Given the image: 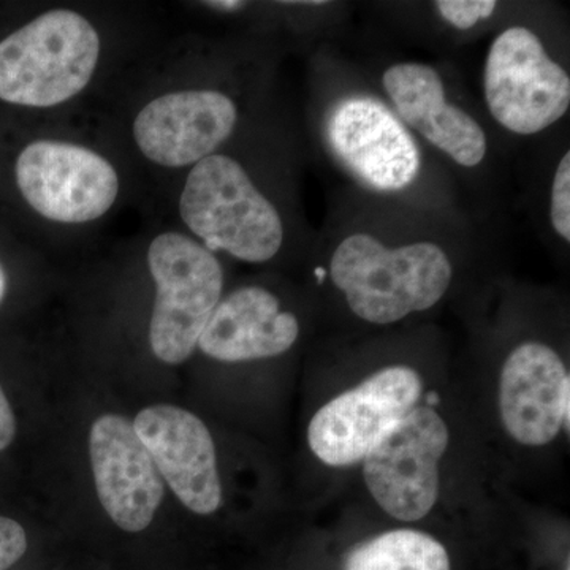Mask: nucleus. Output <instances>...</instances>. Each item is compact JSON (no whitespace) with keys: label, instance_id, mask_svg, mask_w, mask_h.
<instances>
[{"label":"nucleus","instance_id":"nucleus-1","mask_svg":"<svg viewBox=\"0 0 570 570\" xmlns=\"http://www.w3.org/2000/svg\"><path fill=\"white\" fill-rule=\"evenodd\" d=\"M330 276L355 316L389 325L438 305L448 294L453 268L434 243L389 247L374 236L355 234L337 245Z\"/></svg>","mask_w":570,"mask_h":570},{"label":"nucleus","instance_id":"nucleus-2","mask_svg":"<svg viewBox=\"0 0 570 570\" xmlns=\"http://www.w3.org/2000/svg\"><path fill=\"white\" fill-rule=\"evenodd\" d=\"M100 58V37L77 11L56 9L0 41V100L50 108L78 96Z\"/></svg>","mask_w":570,"mask_h":570},{"label":"nucleus","instance_id":"nucleus-3","mask_svg":"<svg viewBox=\"0 0 570 570\" xmlns=\"http://www.w3.org/2000/svg\"><path fill=\"white\" fill-rule=\"evenodd\" d=\"M179 214L209 253L264 264L279 253L284 225L276 206L232 157L213 154L187 176Z\"/></svg>","mask_w":570,"mask_h":570},{"label":"nucleus","instance_id":"nucleus-4","mask_svg":"<svg viewBox=\"0 0 570 570\" xmlns=\"http://www.w3.org/2000/svg\"><path fill=\"white\" fill-rule=\"evenodd\" d=\"M148 266L156 283L149 326L153 354L168 365H179L193 355L220 302L223 266L204 245L175 232L153 239Z\"/></svg>","mask_w":570,"mask_h":570},{"label":"nucleus","instance_id":"nucleus-5","mask_svg":"<svg viewBox=\"0 0 570 570\" xmlns=\"http://www.w3.org/2000/svg\"><path fill=\"white\" fill-rule=\"evenodd\" d=\"M483 92L491 116L504 129L534 135L568 112L570 78L531 29L513 26L491 43Z\"/></svg>","mask_w":570,"mask_h":570},{"label":"nucleus","instance_id":"nucleus-6","mask_svg":"<svg viewBox=\"0 0 570 570\" xmlns=\"http://www.w3.org/2000/svg\"><path fill=\"white\" fill-rule=\"evenodd\" d=\"M422 379L412 367H384L318 409L307 442L318 460L344 468L363 461L422 396Z\"/></svg>","mask_w":570,"mask_h":570},{"label":"nucleus","instance_id":"nucleus-7","mask_svg":"<svg viewBox=\"0 0 570 570\" xmlns=\"http://www.w3.org/2000/svg\"><path fill=\"white\" fill-rule=\"evenodd\" d=\"M448 423L415 407L363 459V478L384 512L401 521L425 519L439 498V461L449 448Z\"/></svg>","mask_w":570,"mask_h":570},{"label":"nucleus","instance_id":"nucleus-8","mask_svg":"<svg viewBox=\"0 0 570 570\" xmlns=\"http://www.w3.org/2000/svg\"><path fill=\"white\" fill-rule=\"evenodd\" d=\"M14 174L24 200L55 223H91L118 198L115 167L92 149L71 142H31L18 156Z\"/></svg>","mask_w":570,"mask_h":570},{"label":"nucleus","instance_id":"nucleus-9","mask_svg":"<svg viewBox=\"0 0 570 570\" xmlns=\"http://www.w3.org/2000/svg\"><path fill=\"white\" fill-rule=\"evenodd\" d=\"M89 456L100 504L116 527L140 532L151 524L164 499V479L132 423L116 414L96 420Z\"/></svg>","mask_w":570,"mask_h":570},{"label":"nucleus","instance_id":"nucleus-10","mask_svg":"<svg viewBox=\"0 0 570 570\" xmlns=\"http://www.w3.org/2000/svg\"><path fill=\"white\" fill-rule=\"evenodd\" d=\"M236 121V105L223 92H171L141 108L134 121V138L151 163L179 168L213 156L234 134Z\"/></svg>","mask_w":570,"mask_h":570},{"label":"nucleus","instance_id":"nucleus-11","mask_svg":"<svg viewBox=\"0 0 570 570\" xmlns=\"http://www.w3.org/2000/svg\"><path fill=\"white\" fill-rule=\"evenodd\" d=\"M160 478L190 512L212 515L223 505L216 448L208 428L186 409L156 404L132 423Z\"/></svg>","mask_w":570,"mask_h":570},{"label":"nucleus","instance_id":"nucleus-12","mask_svg":"<svg viewBox=\"0 0 570 570\" xmlns=\"http://www.w3.org/2000/svg\"><path fill=\"white\" fill-rule=\"evenodd\" d=\"M326 132L336 156L367 186L395 193L417 178L415 141L403 122L377 100H344L330 115Z\"/></svg>","mask_w":570,"mask_h":570},{"label":"nucleus","instance_id":"nucleus-13","mask_svg":"<svg viewBox=\"0 0 570 570\" xmlns=\"http://www.w3.org/2000/svg\"><path fill=\"white\" fill-rule=\"evenodd\" d=\"M570 377L564 362L542 343L510 352L499 379V411L513 441L542 448L569 431Z\"/></svg>","mask_w":570,"mask_h":570},{"label":"nucleus","instance_id":"nucleus-14","mask_svg":"<svg viewBox=\"0 0 570 570\" xmlns=\"http://www.w3.org/2000/svg\"><path fill=\"white\" fill-rule=\"evenodd\" d=\"M382 85L401 121L434 148L461 167L474 168L485 159L489 149L485 132L463 108L448 102L444 81L433 67L396 63L384 71Z\"/></svg>","mask_w":570,"mask_h":570},{"label":"nucleus","instance_id":"nucleus-15","mask_svg":"<svg viewBox=\"0 0 570 570\" xmlns=\"http://www.w3.org/2000/svg\"><path fill=\"white\" fill-rule=\"evenodd\" d=\"M298 335V321L281 309L277 296L250 285L220 298L197 346L219 362H250L283 355Z\"/></svg>","mask_w":570,"mask_h":570},{"label":"nucleus","instance_id":"nucleus-16","mask_svg":"<svg viewBox=\"0 0 570 570\" xmlns=\"http://www.w3.org/2000/svg\"><path fill=\"white\" fill-rule=\"evenodd\" d=\"M344 570H450L448 550L422 531L395 530L348 554Z\"/></svg>","mask_w":570,"mask_h":570},{"label":"nucleus","instance_id":"nucleus-17","mask_svg":"<svg viewBox=\"0 0 570 570\" xmlns=\"http://www.w3.org/2000/svg\"><path fill=\"white\" fill-rule=\"evenodd\" d=\"M550 220L554 232L570 242V153L566 151L551 184Z\"/></svg>","mask_w":570,"mask_h":570},{"label":"nucleus","instance_id":"nucleus-18","mask_svg":"<svg viewBox=\"0 0 570 570\" xmlns=\"http://www.w3.org/2000/svg\"><path fill=\"white\" fill-rule=\"evenodd\" d=\"M493 0H439L436 9L442 20L460 31L474 28L479 21L489 20L497 10Z\"/></svg>","mask_w":570,"mask_h":570},{"label":"nucleus","instance_id":"nucleus-19","mask_svg":"<svg viewBox=\"0 0 570 570\" xmlns=\"http://www.w3.org/2000/svg\"><path fill=\"white\" fill-rule=\"evenodd\" d=\"M28 550V535L24 528L17 521L0 517V570H9L11 566L24 557Z\"/></svg>","mask_w":570,"mask_h":570},{"label":"nucleus","instance_id":"nucleus-20","mask_svg":"<svg viewBox=\"0 0 570 570\" xmlns=\"http://www.w3.org/2000/svg\"><path fill=\"white\" fill-rule=\"evenodd\" d=\"M14 434H17V420H14L13 411L6 393L0 387V452H3L11 442H13Z\"/></svg>","mask_w":570,"mask_h":570},{"label":"nucleus","instance_id":"nucleus-21","mask_svg":"<svg viewBox=\"0 0 570 570\" xmlns=\"http://www.w3.org/2000/svg\"><path fill=\"white\" fill-rule=\"evenodd\" d=\"M206 6L212 7V9H217V10L235 11V10L243 9V7H245L246 3L245 2H235V0H227V2H225V0H220V2H208V3H206Z\"/></svg>","mask_w":570,"mask_h":570},{"label":"nucleus","instance_id":"nucleus-22","mask_svg":"<svg viewBox=\"0 0 570 570\" xmlns=\"http://www.w3.org/2000/svg\"><path fill=\"white\" fill-rule=\"evenodd\" d=\"M7 292V276L6 272H3L2 265H0V303L3 302V296H6Z\"/></svg>","mask_w":570,"mask_h":570}]
</instances>
